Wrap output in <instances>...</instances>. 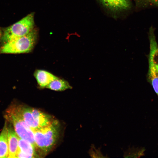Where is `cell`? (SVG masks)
<instances>
[{
	"label": "cell",
	"instance_id": "1",
	"mask_svg": "<svg viewBox=\"0 0 158 158\" xmlns=\"http://www.w3.org/2000/svg\"><path fill=\"white\" fill-rule=\"evenodd\" d=\"M4 116L6 121L13 126L18 137L30 142L36 148L34 132L24 121L19 106L12 104L6 110Z\"/></svg>",
	"mask_w": 158,
	"mask_h": 158
},
{
	"label": "cell",
	"instance_id": "2",
	"mask_svg": "<svg viewBox=\"0 0 158 158\" xmlns=\"http://www.w3.org/2000/svg\"><path fill=\"white\" fill-rule=\"evenodd\" d=\"M37 33L33 29L27 35L5 44L1 49L3 53H28L33 49L37 39Z\"/></svg>",
	"mask_w": 158,
	"mask_h": 158
},
{
	"label": "cell",
	"instance_id": "3",
	"mask_svg": "<svg viewBox=\"0 0 158 158\" xmlns=\"http://www.w3.org/2000/svg\"><path fill=\"white\" fill-rule=\"evenodd\" d=\"M34 13H32L6 28L3 41L5 43L27 35L34 29Z\"/></svg>",
	"mask_w": 158,
	"mask_h": 158
},
{
	"label": "cell",
	"instance_id": "4",
	"mask_svg": "<svg viewBox=\"0 0 158 158\" xmlns=\"http://www.w3.org/2000/svg\"><path fill=\"white\" fill-rule=\"evenodd\" d=\"M44 145L43 153L46 155L56 144L59 135L60 124L57 120H54L48 125L41 128Z\"/></svg>",
	"mask_w": 158,
	"mask_h": 158
},
{
	"label": "cell",
	"instance_id": "5",
	"mask_svg": "<svg viewBox=\"0 0 158 158\" xmlns=\"http://www.w3.org/2000/svg\"><path fill=\"white\" fill-rule=\"evenodd\" d=\"M104 7L114 12L126 10L130 8L129 0H98Z\"/></svg>",
	"mask_w": 158,
	"mask_h": 158
},
{
	"label": "cell",
	"instance_id": "6",
	"mask_svg": "<svg viewBox=\"0 0 158 158\" xmlns=\"http://www.w3.org/2000/svg\"><path fill=\"white\" fill-rule=\"evenodd\" d=\"M19 138L12 124L10 123L8 125V139L9 149L8 158H16V154L19 148Z\"/></svg>",
	"mask_w": 158,
	"mask_h": 158
},
{
	"label": "cell",
	"instance_id": "7",
	"mask_svg": "<svg viewBox=\"0 0 158 158\" xmlns=\"http://www.w3.org/2000/svg\"><path fill=\"white\" fill-rule=\"evenodd\" d=\"M150 51L149 55V64L152 65L158 73V46L154 33L149 34Z\"/></svg>",
	"mask_w": 158,
	"mask_h": 158
},
{
	"label": "cell",
	"instance_id": "8",
	"mask_svg": "<svg viewBox=\"0 0 158 158\" xmlns=\"http://www.w3.org/2000/svg\"><path fill=\"white\" fill-rule=\"evenodd\" d=\"M34 76L41 88H46L50 82L58 78L48 71L39 69L35 71Z\"/></svg>",
	"mask_w": 158,
	"mask_h": 158
},
{
	"label": "cell",
	"instance_id": "9",
	"mask_svg": "<svg viewBox=\"0 0 158 158\" xmlns=\"http://www.w3.org/2000/svg\"><path fill=\"white\" fill-rule=\"evenodd\" d=\"M31 111L34 119L40 128L48 125L54 120L51 116L39 109L31 107Z\"/></svg>",
	"mask_w": 158,
	"mask_h": 158
},
{
	"label": "cell",
	"instance_id": "10",
	"mask_svg": "<svg viewBox=\"0 0 158 158\" xmlns=\"http://www.w3.org/2000/svg\"><path fill=\"white\" fill-rule=\"evenodd\" d=\"M22 117L26 124L33 131L40 128L34 119L31 111V107L19 105Z\"/></svg>",
	"mask_w": 158,
	"mask_h": 158
},
{
	"label": "cell",
	"instance_id": "11",
	"mask_svg": "<svg viewBox=\"0 0 158 158\" xmlns=\"http://www.w3.org/2000/svg\"><path fill=\"white\" fill-rule=\"evenodd\" d=\"M7 123L6 121L0 134V158H8L9 155Z\"/></svg>",
	"mask_w": 158,
	"mask_h": 158
},
{
	"label": "cell",
	"instance_id": "12",
	"mask_svg": "<svg viewBox=\"0 0 158 158\" xmlns=\"http://www.w3.org/2000/svg\"><path fill=\"white\" fill-rule=\"evenodd\" d=\"M19 149L23 153L28 156L29 158L36 157L37 155L35 148L29 141L19 138Z\"/></svg>",
	"mask_w": 158,
	"mask_h": 158
},
{
	"label": "cell",
	"instance_id": "13",
	"mask_svg": "<svg viewBox=\"0 0 158 158\" xmlns=\"http://www.w3.org/2000/svg\"><path fill=\"white\" fill-rule=\"evenodd\" d=\"M46 88L54 91H61L71 89L72 87L67 81L58 78L50 82Z\"/></svg>",
	"mask_w": 158,
	"mask_h": 158
},
{
	"label": "cell",
	"instance_id": "14",
	"mask_svg": "<svg viewBox=\"0 0 158 158\" xmlns=\"http://www.w3.org/2000/svg\"><path fill=\"white\" fill-rule=\"evenodd\" d=\"M145 150L144 147L134 148L133 147L130 148L124 152V157H140L144 155Z\"/></svg>",
	"mask_w": 158,
	"mask_h": 158
},
{
	"label": "cell",
	"instance_id": "15",
	"mask_svg": "<svg viewBox=\"0 0 158 158\" xmlns=\"http://www.w3.org/2000/svg\"><path fill=\"white\" fill-rule=\"evenodd\" d=\"M94 150L92 147L89 151V154L90 155L92 156V157H104L102 154L99 150L96 149V148H93Z\"/></svg>",
	"mask_w": 158,
	"mask_h": 158
},
{
	"label": "cell",
	"instance_id": "16",
	"mask_svg": "<svg viewBox=\"0 0 158 158\" xmlns=\"http://www.w3.org/2000/svg\"><path fill=\"white\" fill-rule=\"evenodd\" d=\"M144 4L158 6V0H137Z\"/></svg>",
	"mask_w": 158,
	"mask_h": 158
},
{
	"label": "cell",
	"instance_id": "17",
	"mask_svg": "<svg viewBox=\"0 0 158 158\" xmlns=\"http://www.w3.org/2000/svg\"><path fill=\"white\" fill-rule=\"evenodd\" d=\"M1 31L0 30V37H1Z\"/></svg>",
	"mask_w": 158,
	"mask_h": 158
}]
</instances>
